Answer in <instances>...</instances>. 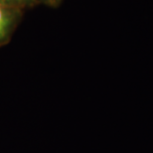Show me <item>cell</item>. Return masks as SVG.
I'll use <instances>...</instances> for the list:
<instances>
[{"label":"cell","mask_w":153,"mask_h":153,"mask_svg":"<svg viewBox=\"0 0 153 153\" xmlns=\"http://www.w3.org/2000/svg\"><path fill=\"white\" fill-rule=\"evenodd\" d=\"M23 9L0 4V47L10 40L20 22Z\"/></svg>","instance_id":"6da1fadb"},{"label":"cell","mask_w":153,"mask_h":153,"mask_svg":"<svg viewBox=\"0 0 153 153\" xmlns=\"http://www.w3.org/2000/svg\"><path fill=\"white\" fill-rule=\"evenodd\" d=\"M0 4L24 9L37 4V1L36 0H0Z\"/></svg>","instance_id":"7a4b0ae2"},{"label":"cell","mask_w":153,"mask_h":153,"mask_svg":"<svg viewBox=\"0 0 153 153\" xmlns=\"http://www.w3.org/2000/svg\"><path fill=\"white\" fill-rule=\"evenodd\" d=\"M36 1L37 3H43L45 5L51 6V7H57L58 5H60L62 0H36Z\"/></svg>","instance_id":"3957f363"}]
</instances>
